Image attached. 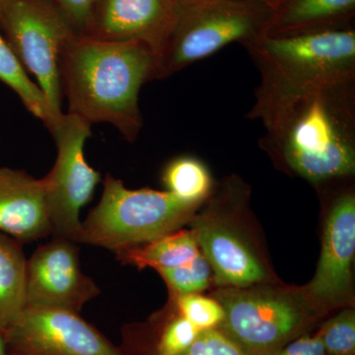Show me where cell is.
Returning <instances> with one entry per match:
<instances>
[{
  "instance_id": "obj_23",
  "label": "cell",
  "mask_w": 355,
  "mask_h": 355,
  "mask_svg": "<svg viewBox=\"0 0 355 355\" xmlns=\"http://www.w3.org/2000/svg\"><path fill=\"white\" fill-rule=\"evenodd\" d=\"M177 312L195 324L198 330L217 329L224 318L223 308L216 299L198 293L173 296Z\"/></svg>"
},
{
  "instance_id": "obj_6",
  "label": "cell",
  "mask_w": 355,
  "mask_h": 355,
  "mask_svg": "<svg viewBox=\"0 0 355 355\" xmlns=\"http://www.w3.org/2000/svg\"><path fill=\"white\" fill-rule=\"evenodd\" d=\"M216 297L224 311L217 329L250 355L277 354L323 316L306 296L284 292L228 288Z\"/></svg>"
},
{
  "instance_id": "obj_11",
  "label": "cell",
  "mask_w": 355,
  "mask_h": 355,
  "mask_svg": "<svg viewBox=\"0 0 355 355\" xmlns=\"http://www.w3.org/2000/svg\"><path fill=\"white\" fill-rule=\"evenodd\" d=\"M354 252L355 196L347 191L336 198L327 217L319 265L305 293L323 314L329 308L347 304L352 296Z\"/></svg>"
},
{
  "instance_id": "obj_27",
  "label": "cell",
  "mask_w": 355,
  "mask_h": 355,
  "mask_svg": "<svg viewBox=\"0 0 355 355\" xmlns=\"http://www.w3.org/2000/svg\"><path fill=\"white\" fill-rule=\"evenodd\" d=\"M252 1L260 2V3L268 6V8H270L272 10L275 11L277 10V7L280 6L282 0H252Z\"/></svg>"
},
{
  "instance_id": "obj_2",
  "label": "cell",
  "mask_w": 355,
  "mask_h": 355,
  "mask_svg": "<svg viewBox=\"0 0 355 355\" xmlns=\"http://www.w3.org/2000/svg\"><path fill=\"white\" fill-rule=\"evenodd\" d=\"M156 58L140 41H102L72 35L60 58L67 113L93 125L108 123L128 142L144 127L139 108L142 85L154 80Z\"/></svg>"
},
{
  "instance_id": "obj_24",
  "label": "cell",
  "mask_w": 355,
  "mask_h": 355,
  "mask_svg": "<svg viewBox=\"0 0 355 355\" xmlns=\"http://www.w3.org/2000/svg\"><path fill=\"white\" fill-rule=\"evenodd\" d=\"M178 355H250L219 329L200 331L193 345Z\"/></svg>"
},
{
  "instance_id": "obj_7",
  "label": "cell",
  "mask_w": 355,
  "mask_h": 355,
  "mask_svg": "<svg viewBox=\"0 0 355 355\" xmlns=\"http://www.w3.org/2000/svg\"><path fill=\"white\" fill-rule=\"evenodd\" d=\"M0 32L46 95L51 130L64 114L60 58L76 33L49 0H6L0 7Z\"/></svg>"
},
{
  "instance_id": "obj_26",
  "label": "cell",
  "mask_w": 355,
  "mask_h": 355,
  "mask_svg": "<svg viewBox=\"0 0 355 355\" xmlns=\"http://www.w3.org/2000/svg\"><path fill=\"white\" fill-rule=\"evenodd\" d=\"M275 355H327L318 334H304L292 340Z\"/></svg>"
},
{
  "instance_id": "obj_12",
  "label": "cell",
  "mask_w": 355,
  "mask_h": 355,
  "mask_svg": "<svg viewBox=\"0 0 355 355\" xmlns=\"http://www.w3.org/2000/svg\"><path fill=\"white\" fill-rule=\"evenodd\" d=\"M176 10L177 0H97L85 36L144 42L157 58Z\"/></svg>"
},
{
  "instance_id": "obj_9",
  "label": "cell",
  "mask_w": 355,
  "mask_h": 355,
  "mask_svg": "<svg viewBox=\"0 0 355 355\" xmlns=\"http://www.w3.org/2000/svg\"><path fill=\"white\" fill-rule=\"evenodd\" d=\"M3 335L9 355H125L69 311L28 306Z\"/></svg>"
},
{
  "instance_id": "obj_15",
  "label": "cell",
  "mask_w": 355,
  "mask_h": 355,
  "mask_svg": "<svg viewBox=\"0 0 355 355\" xmlns=\"http://www.w3.org/2000/svg\"><path fill=\"white\" fill-rule=\"evenodd\" d=\"M355 0H282L266 35H291L350 26Z\"/></svg>"
},
{
  "instance_id": "obj_16",
  "label": "cell",
  "mask_w": 355,
  "mask_h": 355,
  "mask_svg": "<svg viewBox=\"0 0 355 355\" xmlns=\"http://www.w3.org/2000/svg\"><path fill=\"white\" fill-rule=\"evenodd\" d=\"M200 248L191 230H179L146 244L114 253L123 265L162 270L178 268L200 254Z\"/></svg>"
},
{
  "instance_id": "obj_25",
  "label": "cell",
  "mask_w": 355,
  "mask_h": 355,
  "mask_svg": "<svg viewBox=\"0 0 355 355\" xmlns=\"http://www.w3.org/2000/svg\"><path fill=\"white\" fill-rule=\"evenodd\" d=\"M69 21L77 35L86 33L97 0H49Z\"/></svg>"
},
{
  "instance_id": "obj_21",
  "label": "cell",
  "mask_w": 355,
  "mask_h": 355,
  "mask_svg": "<svg viewBox=\"0 0 355 355\" xmlns=\"http://www.w3.org/2000/svg\"><path fill=\"white\" fill-rule=\"evenodd\" d=\"M173 296L200 293L209 286L211 268L202 254L178 268L159 270Z\"/></svg>"
},
{
  "instance_id": "obj_4",
  "label": "cell",
  "mask_w": 355,
  "mask_h": 355,
  "mask_svg": "<svg viewBox=\"0 0 355 355\" xmlns=\"http://www.w3.org/2000/svg\"><path fill=\"white\" fill-rule=\"evenodd\" d=\"M273 10L252 0H177L169 34L156 58L155 77L166 79L234 42L266 34Z\"/></svg>"
},
{
  "instance_id": "obj_28",
  "label": "cell",
  "mask_w": 355,
  "mask_h": 355,
  "mask_svg": "<svg viewBox=\"0 0 355 355\" xmlns=\"http://www.w3.org/2000/svg\"><path fill=\"white\" fill-rule=\"evenodd\" d=\"M0 355H9L8 350H7L6 338H4L3 333L0 331Z\"/></svg>"
},
{
  "instance_id": "obj_19",
  "label": "cell",
  "mask_w": 355,
  "mask_h": 355,
  "mask_svg": "<svg viewBox=\"0 0 355 355\" xmlns=\"http://www.w3.org/2000/svg\"><path fill=\"white\" fill-rule=\"evenodd\" d=\"M163 182L167 191L180 200L198 205L209 197L212 188L207 168L198 159L187 156L174 159L167 165Z\"/></svg>"
},
{
  "instance_id": "obj_13",
  "label": "cell",
  "mask_w": 355,
  "mask_h": 355,
  "mask_svg": "<svg viewBox=\"0 0 355 355\" xmlns=\"http://www.w3.org/2000/svg\"><path fill=\"white\" fill-rule=\"evenodd\" d=\"M191 233L209 261L217 286L246 288L266 279L263 263L216 214L193 216Z\"/></svg>"
},
{
  "instance_id": "obj_10",
  "label": "cell",
  "mask_w": 355,
  "mask_h": 355,
  "mask_svg": "<svg viewBox=\"0 0 355 355\" xmlns=\"http://www.w3.org/2000/svg\"><path fill=\"white\" fill-rule=\"evenodd\" d=\"M79 244L64 238L39 247L26 263L27 307L49 308L79 314L97 297L100 288L83 273Z\"/></svg>"
},
{
  "instance_id": "obj_1",
  "label": "cell",
  "mask_w": 355,
  "mask_h": 355,
  "mask_svg": "<svg viewBox=\"0 0 355 355\" xmlns=\"http://www.w3.org/2000/svg\"><path fill=\"white\" fill-rule=\"evenodd\" d=\"M260 121L261 146L288 171L312 184L354 176L355 80L293 96Z\"/></svg>"
},
{
  "instance_id": "obj_20",
  "label": "cell",
  "mask_w": 355,
  "mask_h": 355,
  "mask_svg": "<svg viewBox=\"0 0 355 355\" xmlns=\"http://www.w3.org/2000/svg\"><path fill=\"white\" fill-rule=\"evenodd\" d=\"M153 326L150 345L127 355H178L188 349L202 331L176 309L159 317Z\"/></svg>"
},
{
  "instance_id": "obj_3",
  "label": "cell",
  "mask_w": 355,
  "mask_h": 355,
  "mask_svg": "<svg viewBox=\"0 0 355 355\" xmlns=\"http://www.w3.org/2000/svg\"><path fill=\"white\" fill-rule=\"evenodd\" d=\"M261 74L251 120L293 96L329 84L355 80V30L352 26L261 35L243 44Z\"/></svg>"
},
{
  "instance_id": "obj_18",
  "label": "cell",
  "mask_w": 355,
  "mask_h": 355,
  "mask_svg": "<svg viewBox=\"0 0 355 355\" xmlns=\"http://www.w3.org/2000/svg\"><path fill=\"white\" fill-rule=\"evenodd\" d=\"M0 80L12 89L24 105L25 108L43 121L50 130L53 125L48 100L38 83L28 76L27 69L10 48L0 32Z\"/></svg>"
},
{
  "instance_id": "obj_22",
  "label": "cell",
  "mask_w": 355,
  "mask_h": 355,
  "mask_svg": "<svg viewBox=\"0 0 355 355\" xmlns=\"http://www.w3.org/2000/svg\"><path fill=\"white\" fill-rule=\"evenodd\" d=\"M327 355H355V313L347 308L327 320L318 331Z\"/></svg>"
},
{
  "instance_id": "obj_8",
  "label": "cell",
  "mask_w": 355,
  "mask_h": 355,
  "mask_svg": "<svg viewBox=\"0 0 355 355\" xmlns=\"http://www.w3.org/2000/svg\"><path fill=\"white\" fill-rule=\"evenodd\" d=\"M92 125L73 114H62L49 132L57 146V159L44 177L46 200L53 238L79 244V214L101 181V174L86 162L84 146Z\"/></svg>"
},
{
  "instance_id": "obj_5",
  "label": "cell",
  "mask_w": 355,
  "mask_h": 355,
  "mask_svg": "<svg viewBox=\"0 0 355 355\" xmlns=\"http://www.w3.org/2000/svg\"><path fill=\"white\" fill-rule=\"evenodd\" d=\"M198 207L168 191L130 190L107 174L101 200L81 222L79 245L104 248L114 254L139 246L182 229Z\"/></svg>"
},
{
  "instance_id": "obj_29",
  "label": "cell",
  "mask_w": 355,
  "mask_h": 355,
  "mask_svg": "<svg viewBox=\"0 0 355 355\" xmlns=\"http://www.w3.org/2000/svg\"><path fill=\"white\" fill-rule=\"evenodd\" d=\"M4 1H6V0H0V7L2 6V4L4 3Z\"/></svg>"
},
{
  "instance_id": "obj_17",
  "label": "cell",
  "mask_w": 355,
  "mask_h": 355,
  "mask_svg": "<svg viewBox=\"0 0 355 355\" xmlns=\"http://www.w3.org/2000/svg\"><path fill=\"white\" fill-rule=\"evenodd\" d=\"M22 245L0 232V331H4L27 307L26 260Z\"/></svg>"
},
{
  "instance_id": "obj_14",
  "label": "cell",
  "mask_w": 355,
  "mask_h": 355,
  "mask_svg": "<svg viewBox=\"0 0 355 355\" xmlns=\"http://www.w3.org/2000/svg\"><path fill=\"white\" fill-rule=\"evenodd\" d=\"M0 232L21 244L53 235L44 179L0 168Z\"/></svg>"
}]
</instances>
